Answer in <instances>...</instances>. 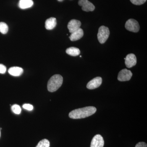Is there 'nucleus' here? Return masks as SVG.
<instances>
[{
    "instance_id": "obj_22",
    "label": "nucleus",
    "mask_w": 147,
    "mask_h": 147,
    "mask_svg": "<svg viewBox=\"0 0 147 147\" xmlns=\"http://www.w3.org/2000/svg\"><path fill=\"white\" fill-rule=\"evenodd\" d=\"M135 147H147V145L145 142H140L136 145Z\"/></svg>"
},
{
    "instance_id": "obj_2",
    "label": "nucleus",
    "mask_w": 147,
    "mask_h": 147,
    "mask_svg": "<svg viewBox=\"0 0 147 147\" xmlns=\"http://www.w3.org/2000/svg\"><path fill=\"white\" fill-rule=\"evenodd\" d=\"M63 82V78L59 74L53 75L47 83V90L49 92L56 91L61 87Z\"/></svg>"
},
{
    "instance_id": "obj_1",
    "label": "nucleus",
    "mask_w": 147,
    "mask_h": 147,
    "mask_svg": "<svg viewBox=\"0 0 147 147\" xmlns=\"http://www.w3.org/2000/svg\"><path fill=\"white\" fill-rule=\"evenodd\" d=\"M96 111L95 107L88 106L72 110L69 113V116L70 118L73 119L85 118L93 115Z\"/></svg>"
},
{
    "instance_id": "obj_24",
    "label": "nucleus",
    "mask_w": 147,
    "mask_h": 147,
    "mask_svg": "<svg viewBox=\"0 0 147 147\" xmlns=\"http://www.w3.org/2000/svg\"><path fill=\"white\" fill-rule=\"evenodd\" d=\"M0 137H1V130H0Z\"/></svg>"
},
{
    "instance_id": "obj_6",
    "label": "nucleus",
    "mask_w": 147,
    "mask_h": 147,
    "mask_svg": "<svg viewBox=\"0 0 147 147\" xmlns=\"http://www.w3.org/2000/svg\"><path fill=\"white\" fill-rule=\"evenodd\" d=\"M79 5L82 7V9L84 11H93L95 6L92 3L88 0H79L78 2Z\"/></svg>"
},
{
    "instance_id": "obj_20",
    "label": "nucleus",
    "mask_w": 147,
    "mask_h": 147,
    "mask_svg": "<svg viewBox=\"0 0 147 147\" xmlns=\"http://www.w3.org/2000/svg\"><path fill=\"white\" fill-rule=\"evenodd\" d=\"M23 108L28 111H32L33 110L34 107L32 105L30 104H25L23 105Z\"/></svg>"
},
{
    "instance_id": "obj_8",
    "label": "nucleus",
    "mask_w": 147,
    "mask_h": 147,
    "mask_svg": "<svg viewBox=\"0 0 147 147\" xmlns=\"http://www.w3.org/2000/svg\"><path fill=\"white\" fill-rule=\"evenodd\" d=\"M104 144L103 137L100 134H96L92 139L90 147H103Z\"/></svg>"
},
{
    "instance_id": "obj_11",
    "label": "nucleus",
    "mask_w": 147,
    "mask_h": 147,
    "mask_svg": "<svg viewBox=\"0 0 147 147\" xmlns=\"http://www.w3.org/2000/svg\"><path fill=\"white\" fill-rule=\"evenodd\" d=\"M84 32L83 29L79 28L78 30L71 33L69 38L71 41H74L79 40L84 36Z\"/></svg>"
},
{
    "instance_id": "obj_18",
    "label": "nucleus",
    "mask_w": 147,
    "mask_h": 147,
    "mask_svg": "<svg viewBox=\"0 0 147 147\" xmlns=\"http://www.w3.org/2000/svg\"><path fill=\"white\" fill-rule=\"evenodd\" d=\"M11 110L13 113L16 115H19L21 114V108L19 105L15 104L11 106Z\"/></svg>"
},
{
    "instance_id": "obj_5",
    "label": "nucleus",
    "mask_w": 147,
    "mask_h": 147,
    "mask_svg": "<svg viewBox=\"0 0 147 147\" xmlns=\"http://www.w3.org/2000/svg\"><path fill=\"white\" fill-rule=\"evenodd\" d=\"M132 76V73L131 71L124 69L119 73L118 80L120 82H125L129 81Z\"/></svg>"
},
{
    "instance_id": "obj_10",
    "label": "nucleus",
    "mask_w": 147,
    "mask_h": 147,
    "mask_svg": "<svg viewBox=\"0 0 147 147\" xmlns=\"http://www.w3.org/2000/svg\"><path fill=\"white\" fill-rule=\"evenodd\" d=\"M81 25L82 23L81 21L76 19H72L69 22L67 25V28L69 32L71 33L80 28Z\"/></svg>"
},
{
    "instance_id": "obj_15",
    "label": "nucleus",
    "mask_w": 147,
    "mask_h": 147,
    "mask_svg": "<svg viewBox=\"0 0 147 147\" xmlns=\"http://www.w3.org/2000/svg\"><path fill=\"white\" fill-rule=\"evenodd\" d=\"M66 53L68 55L73 57L78 56L81 53L79 48L73 47L67 48L66 50Z\"/></svg>"
},
{
    "instance_id": "obj_3",
    "label": "nucleus",
    "mask_w": 147,
    "mask_h": 147,
    "mask_svg": "<svg viewBox=\"0 0 147 147\" xmlns=\"http://www.w3.org/2000/svg\"><path fill=\"white\" fill-rule=\"evenodd\" d=\"M110 32L108 27L102 26L98 29V33L97 34L98 39L101 44H103L108 40Z\"/></svg>"
},
{
    "instance_id": "obj_9",
    "label": "nucleus",
    "mask_w": 147,
    "mask_h": 147,
    "mask_svg": "<svg viewBox=\"0 0 147 147\" xmlns=\"http://www.w3.org/2000/svg\"><path fill=\"white\" fill-rule=\"evenodd\" d=\"M125 60V64L127 67L131 68L136 65L137 64V58L136 56L133 54H129L127 55Z\"/></svg>"
},
{
    "instance_id": "obj_19",
    "label": "nucleus",
    "mask_w": 147,
    "mask_h": 147,
    "mask_svg": "<svg viewBox=\"0 0 147 147\" xmlns=\"http://www.w3.org/2000/svg\"><path fill=\"white\" fill-rule=\"evenodd\" d=\"M130 1L133 4L135 5H141L144 3L147 0H130Z\"/></svg>"
},
{
    "instance_id": "obj_12",
    "label": "nucleus",
    "mask_w": 147,
    "mask_h": 147,
    "mask_svg": "<svg viewBox=\"0 0 147 147\" xmlns=\"http://www.w3.org/2000/svg\"><path fill=\"white\" fill-rule=\"evenodd\" d=\"M57 24V19L54 17L48 18L45 21V28L48 30H52L55 28Z\"/></svg>"
},
{
    "instance_id": "obj_17",
    "label": "nucleus",
    "mask_w": 147,
    "mask_h": 147,
    "mask_svg": "<svg viewBox=\"0 0 147 147\" xmlns=\"http://www.w3.org/2000/svg\"><path fill=\"white\" fill-rule=\"evenodd\" d=\"M50 143L46 139H42L39 142L36 147H50Z\"/></svg>"
},
{
    "instance_id": "obj_13",
    "label": "nucleus",
    "mask_w": 147,
    "mask_h": 147,
    "mask_svg": "<svg viewBox=\"0 0 147 147\" xmlns=\"http://www.w3.org/2000/svg\"><path fill=\"white\" fill-rule=\"evenodd\" d=\"M8 72L10 75L14 76H21L24 72V69L18 67H13L9 69Z\"/></svg>"
},
{
    "instance_id": "obj_21",
    "label": "nucleus",
    "mask_w": 147,
    "mask_h": 147,
    "mask_svg": "<svg viewBox=\"0 0 147 147\" xmlns=\"http://www.w3.org/2000/svg\"><path fill=\"white\" fill-rule=\"evenodd\" d=\"M6 71V67L3 64H0V73L5 74Z\"/></svg>"
},
{
    "instance_id": "obj_16",
    "label": "nucleus",
    "mask_w": 147,
    "mask_h": 147,
    "mask_svg": "<svg viewBox=\"0 0 147 147\" xmlns=\"http://www.w3.org/2000/svg\"><path fill=\"white\" fill-rule=\"evenodd\" d=\"M8 31L7 24L4 22H0V32L3 34H6Z\"/></svg>"
},
{
    "instance_id": "obj_7",
    "label": "nucleus",
    "mask_w": 147,
    "mask_h": 147,
    "mask_svg": "<svg viewBox=\"0 0 147 147\" xmlns=\"http://www.w3.org/2000/svg\"><path fill=\"white\" fill-rule=\"evenodd\" d=\"M102 82V79L101 77H96L88 83L87 85V88L90 90L94 89L100 86Z\"/></svg>"
},
{
    "instance_id": "obj_4",
    "label": "nucleus",
    "mask_w": 147,
    "mask_h": 147,
    "mask_svg": "<svg viewBox=\"0 0 147 147\" xmlns=\"http://www.w3.org/2000/svg\"><path fill=\"white\" fill-rule=\"evenodd\" d=\"M125 28L127 30L133 32L139 31L140 26L137 21L134 19H129L126 21Z\"/></svg>"
},
{
    "instance_id": "obj_14",
    "label": "nucleus",
    "mask_w": 147,
    "mask_h": 147,
    "mask_svg": "<svg viewBox=\"0 0 147 147\" xmlns=\"http://www.w3.org/2000/svg\"><path fill=\"white\" fill-rule=\"evenodd\" d=\"M33 4L32 0H20L18 5L21 9H26L32 7Z\"/></svg>"
},
{
    "instance_id": "obj_23",
    "label": "nucleus",
    "mask_w": 147,
    "mask_h": 147,
    "mask_svg": "<svg viewBox=\"0 0 147 147\" xmlns=\"http://www.w3.org/2000/svg\"><path fill=\"white\" fill-rule=\"evenodd\" d=\"M58 1H59V2H62L63 1V0H57Z\"/></svg>"
}]
</instances>
